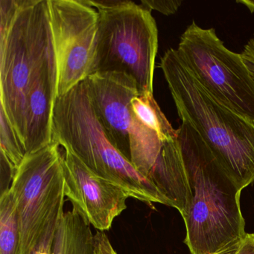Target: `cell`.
<instances>
[{
  "label": "cell",
  "instance_id": "6da1fadb",
  "mask_svg": "<svg viewBox=\"0 0 254 254\" xmlns=\"http://www.w3.org/2000/svg\"><path fill=\"white\" fill-rule=\"evenodd\" d=\"M177 131L191 191L182 216L184 242L191 254H216L239 245L247 234L242 190L189 123L182 122Z\"/></svg>",
  "mask_w": 254,
  "mask_h": 254
},
{
  "label": "cell",
  "instance_id": "7a4b0ae2",
  "mask_svg": "<svg viewBox=\"0 0 254 254\" xmlns=\"http://www.w3.org/2000/svg\"><path fill=\"white\" fill-rule=\"evenodd\" d=\"M160 67L182 122L189 123L241 190L254 182V124L214 99L169 49Z\"/></svg>",
  "mask_w": 254,
  "mask_h": 254
},
{
  "label": "cell",
  "instance_id": "3957f363",
  "mask_svg": "<svg viewBox=\"0 0 254 254\" xmlns=\"http://www.w3.org/2000/svg\"><path fill=\"white\" fill-rule=\"evenodd\" d=\"M0 11V106L23 144L28 90L56 53L48 0H1Z\"/></svg>",
  "mask_w": 254,
  "mask_h": 254
},
{
  "label": "cell",
  "instance_id": "277c9868",
  "mask_svg": "<svg viewBox=\"0 0 254 254\" xmlns=\"http://www.w3.org/2000/svg\"><path fill=\"white\" fill-rule=\"evenodd\" d=\"M53 131V141L69 148L92 172L124 190L129 197L166 206L155 187L110 142L96 117L86 80L56 99Z\"/></svg>",
  "mask_w": 254,
  "mask_h": 254
},
{
  "label": "cell",
  "instance_id": "5b68a950",
  "mask_svg": "<svg viewBox=\"0 0 254 254\" xmlns=\"http://www.w3.org/2000/svg\"><path fill=\"white\" fill-rule=\"evenodd\" d=\"M87 2L99 13L92 74H126L134 80L140 96L153 95L158 30L151 11L127 0Z\"/></svg>",
  "mask_w": 254,
  "mask_h": 254
},
{
  "label": "cell",
  "instance_id": "8992f818",
  "mask_svg": "<svg viewBox=\"0 0 254 254\" xmlns=\"http://www.w3.org/2000/svg\"><path fill=\"white\" fill-rule=\"evenodd\" d=\"M60 146L53 141L26 154L10 187L18 214L20 254H29L52 223L64 213L66 195Z\"/></svg>",
  "mask_w": 254,
  "mask_h": 254
},
{
  "label": "cell",
  "instance_id": "52a82bcc",
  "mask_svg": "<svg viewBox=\"0 0 254 254\" xmlns=\"http://www.w3.org/2000/svg\"><path fill=\"white\" fill-rule=\"evenodd\" d=\"M181 59L217 101L254 124V81L240 54L228 50L214 29L193 20L177 49Z\"/></svg>",
  "mask_w": 254,
  "mask_h": 254
},
{
  "label": "cell",
  "instance_id": "ba28073f",
  "mask_svg": "<svg viewBox=\"0 0 254 254\" xmlns=\"http://www.w3.org/2000/svg\"><path fill=\"white\" fill-rule=\"evenodd\" d=\"M58 68L57 98L85 81L93 72L99 13L87 0H48Z\"/></svg>",
  "mask_w": 254,
  "mask_h": 254
},
{
  "label": "cell",
  "instance_id": "9c48e42d",
  "mask_svg": "<svg viewBox=\"0 0 254 254\" xmlns=\"http://www.w3.org/2000/svg\"><path fill=\"white\" fill-rule=\"evenodd\" d=\"M63 148L65 195L98 231L109 230L127 209L128 195L92 172L69 148Z\"/></svg>",
  "mask_w": 254,
  "mask_h": 254
},
{
  "label": "cell",
  "instance_id": "30bf717a",
  "mask_svg": "<svg viewBox=\"0 0 254 254\" xmlns=\"http://www.w3.org/2000/svg\"><path fill=\"white\" fill-rule=\"evenodd\" d=\"M96 117L110 142L130 161L131 100L139 96L133 78L124 73H93L86 79Z\"/></svg>",
  "mask_w": 254,
  "mask_h": 254
},
{
  "label": "cell",
  "instance_id": "8fae6325",
  "mask_svg": "<svg viewBox=\"0 0 254 254\" xmlns=\"http://www.w3.org/2000/svg\"><path fill=\"white\" fill-rule=\"evenodd\" d=\"M57 87L55 53L41 68L26 95L23 140L26 154L35 152L53 142V113Z\"/></svg>",
  "mask_w": 254,
  "mask_h": 254
},
{
  "label": "cell",
  "instance_id": "7c38bea8",
  "mask_svg": "<svg viewBox=\"0 0 254 254\" xmlns=\"http://www.w3.org/2000/svg\"><path fill=\"white\" fill-rule=\"evenodd\" d=\"M91 225L76 208L64 213L50 254H94Z\"/></svg>",
  "mask_w": 254,
  "mask_h": 254
},
{
  "label": "cell",
  "instance_id": "4fadbf2b",
  "mask_svg": "<svg viewBox=\"0 0 254 254\" xmlns=\"http://www.w3.org/2000/svg\"><path fill=\"white\" fill-rule=\"evenodd\" d=\"M0 254H20L18 214L10 188L0 197Z\"/></svg>",
  "mask_w": 254,
  "mask_h": 254
},
{
  "label": "cell",
  "instance_id": "5bb4252c",
  "mask_svg": "<svg viewBox=\"0 0 254 254\" xmlns=\"http://www.w3.org/2000/svg\"><path fill=\"white\" fill-rule=\"evenodd\" d=\"M130 109L135 119L157 131L163 139L178 137V131L172 127L153 95L135 96L132 99Z\"/></svg>",
  "mask_w": 254,
  "mask_h": 254
},
{
  "label": "cell",
  "instance_id": "9a60e30c",
  "mask_svg": "<svg viewBox=\"0 0 254 254\" xmlns=\"http://www.w3.org/2000/svg\"><path fill=\"white\" fill-rule=\"evenodd\" d=\"M0 154L8 160L16 172L26 155L24 145L2 106H0Z\"/></svg>",
  "mask_w": 254,
  "mask_h": 254
},
{
  "label": "cell",
  "instance_id": "2e32d148",
  "mask_svg": "<svg viewBox=\"0 0 254 254\" xmlns=\"http://www.w3.org/2000/svg\"><path fill=\"white\" fill-rule=\"evenodd\" d=\"M60 220L61 218L52 223L38 245L29 254H50V253L53 252L55 238H56V231H57Z\"/></svg>",
  "mask_w": 254,
  "mask_h": 254
},
{
  "label": "cell",
  "instance_id": "e0dca14e",
  "mask_svg": "<svg viewBox=\"0 0 254 254\" xmlns=\"http://www.w3.org/2000/svg\"><path fill=\"white\" fill-rule=\"evenodd\" d=\"M141 4L144 8L149 11L155 10L164 15H171L175 14L182 4L181 0H166V1H157V0H142Z\"/></svg>",
  "mask_w": 254,
  "mask_h": 254
},
{
  "label": "cell",
  "instance_id": "ac0fdd59",
  "mask_svg": "<svg viewBox=\"0 0 254 254\" xmlns=\"http://www.w3.org/2000/svg\"><path fill=\"white\" fill-rule=\"evenodd\" d=\"M241 57L254 81V35L245 46Z\"/></svg>",
  "mask_w": 254,
  "mask_h": 254
},
{
  "label": "cell",
  "instance_id": "d6986e66",
  "mask_svg": "<svg viewBox=\"0 0 254 254\" xmlns=\"http://www.w3.org/2000/svg\"><path fill=\"white\" fill-rule=\"evenodd\" d=\"M236 254H254V233H247Z\"/></svg>",
  "mask_w": 254,
  "mask_h": 254
},
{
  "label": "cell",
  "instance_id": "ffe728a7",
  "mask_svg": "<svg viewBox=\"0 0 254 254\" xmlns=\"http://www.w3.org/2000/svg\"><path fill=\"white\" fill-rule=\"evenodd\" d=\"M94 254H108L104 247L102 241V231H98L94 235Z\"/></svg>",
  "mask_w": 254,
  "mask_h": 254
},
{
  "label": "cell",
  "instance_id": "44dd1931",
  "mask_svg": "<svg viewBox=\"0 0 254 254\" xmlns=\"http://www.w3.org/2000/svg\"><path fill=\"white\" fill-rule=\"evenodd\" d=\"M102 241H103L104 247H105V251L108 254H117L115 250L113 248L108 236L105 232H102Z\"/></svg>",
  "mask_w": 254,
  "mask_h": 254
},
{
  "label": "cell",
  "instance_id": "7402d4cb",
  "mask_svg": "<svg viewBox=\"0 0 254 254\" xmlns=\"http://www.w3.org/2000/svg\"><path fill=\"white\" fill-rule=\"evenodd\" d=\"M236 2L245 5L252 14H254V0H237Z\"/></svg>",
  "mask_w": 254,
  "mask_h": 254
},
{
  "label": "cell",
  "instance_id": "603a6c76",
  "mask_svg": "<svg viewBox=\"0 0 254 254\" xmlns=\"http://www.w3.org/2000/svg\"><path fill=\"white\" fill-rule=\"evenodd\" d=\"M239 246H240V244L231 247V248H228V249L225 250V251H221V252L216 254H236L238 251H239Z\"/></svg>",
  "mask_w": 254,
  "mask_h": 254
}]
</instances>
